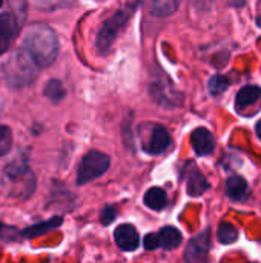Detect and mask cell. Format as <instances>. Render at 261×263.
Returning a JSON list of instances; mask_svg holds the SVG:
<instances>
[{"label":"cell","instance_id":"e0dca14e","mask_svg":"<svg viewBox=\"0 0 261 263\" xmlns=\"http://www.w3.org/2000/svg\"><path fill=\"white\" fill-rule=\"evenodd\" d=\"M160 237V245L163 250H175L182 245V233L174 228V227H165L162 228V231L158 233Z\"/></svg>","mask_w":261,"mask_h":263},{"label":"cell","instance_id":"8fae6325","mask_svg":"<svg viewBox=\"0 0 261 263\" xmlns=\"http://www.w3.org/2000/svg\"><path fill=\"white\" fill-rule=\"evenodd\" d=\"M191 143L198 156H208L215 148V139L206 128H197L191 136Z\"/></svg>","mask_w":261,"mask_h":263},{"label":"cell","instance_id":"5bb4252c","mask_svg":"<svg viewBox=\"0 0 261 263\" xmlns=\"http://www.w3.org/2000/svg\"><path fill=\"white\" fill-rule=\"evenodd\" d=\"M261 99V88L255 85H248L245 88H242L237 94L235 99V109L238 112H243L245 109H248V106L254 105L255 102H258Z\"/></svg>","mask_w":261,"mask_h":263},{"label":"cell","instance_id":"4fadbf2b","mask_svg":"<svg viewBox=\"0 0 261 263\" xmlns=\"http://www.w3.org/2000/svg\"><path fill=\"white\" fill-rule=\"evenodd\" d=\"M63 223V219L55 216V217H51L48 220H43V222H38L35 225H31L25 230H22V237L23 239H34V237H38V236H43L55 228H58L60 225Z\"/></svg>","mask_w":261,"mask_h":263},{"label":"cell","instance_id":"4316f807","mask_svg":"<svg viewBox=\"0 0 261 263\" xmlns=\"http://www.w3.org/2000/svg\"><path fill=\"white\" fill-rule=\"evenodd\" d=\"M257 136L260 137V140H261V120L257 123Z\"/></svg>","mask_w":261,"mask_h":263},{"label":"cell","instance_id":"d4e9b609","mask_svg":"<svg viewBox=\"0 0 261 263\" xmlns=\"http://www.w3.org/2000/svg\"><path fill=\"white\" fill-rule=\"evenodd\" d=\"M143 245H145V248H146L148 251H154L155 248L160 247V237L155 236V234H148V236L145 237Z\"/></svg>","mask_w":261,"mask_h":263},{"label":"cell","instance_id":"3957f363","mask_svg":"<svg viewBox=\"0 0 261 263\" xmlns=\"http://www.w3.org/2000/svg\"><path fill=\"white\" fill-rule=\"evenodd\" d=\"M38 65L25 49H15L2 63V76L11 88H25L38 76Z\"/></svg>","mask_w":261,"mask_h":263},{"label":"cell","instance_id":"ffe728a7","mask_svg":"<svg viewBox=\"0 0 261 263\" xmlns=\"http://www.w3.org/2000/svg\"><path fill=\"white\" fill-rule=\"evenodd\" d=\"M217 237H218L220 243L231 245V243H234V242L238 239V231H237V228H235L234 225H231V223H222L220 228H218Z\"/></svg>","mask_w":261,"mask_h":263},{"label":"cell","instance_id":"277c9868","mask_svg":"<svg viewBox=\"0 0 261 263\" xmlns=\"http://www.w3.org/2000/svg\"><path fill=\"white\" fill-rule=\"evenodd\" d=\"M26 18V0H8L6 9L0 11V55L8 51L18 35Z\"/></svg>","mask_w":261,"mask_h":263},{"label":"cell","instance_id":"7a4b0ae2","mask_svg":"<svg viewBox=\"0 0 261 263\" xmlns=\"http://www.w3.org/2000/svg\"><path fill=\"white\" fill-rule=\"evenodd\" d=\"M2 183L6 190V194L17 200L29 199L35 191V174L28 165L26 154H18L14 157L3 170Z\"/></svg>","mask_w":261,"mask_h":263},{"label":"cell","instance_id":"ba28073f","mask_svg":"<svg viewBox=\"0 0 261 263\" xmlns=\"http://www.w3.org/2000/svg\"><path fill=\"white\" fill-rule=\"evenodd\" d=\"M185 180H186V190L188 194L192 197L202 196L209 190V182L203 176V173L195 166V163L189 162L185 168Z\"/></svg>","mask_w":261,"mask_h":263},{"label":"cell","instance_id":"7402d4cb","mask_svg":"<svg viewBox=\"0 0 261 263\" xmlns=\"http://www.w3.org/2000/svg\"><path fill=\"white\" fill-rule=\"evenodd\" d=\"M228 88H229V82H228V79L225 76L217 74V76H212L211 77V80H209V92L212 96H220Z\"/></svg>","mask_w":261,"mask_h":263},{"label":"cell","instance_id":"52a82bcc","mask_svg":"<svg viewBox=\"0 0 261 263\" xmlns=\"http://www.w3.org/2000/svg\"><path fill=\"white\" fill-rule=\"evenodd\" d=\"M149 92L158 105H163L168 108L178 106L182 103V99H183L182 94L177 91V88L171 82L163 80V79L154 80L149 86Z\"/></svg>","mask_w":261,"mask_h":263},{"label":"cell","instance_id":"484cf974","mask_svg":"<svg viewBox=\"0 0 261 263\" xmlns=\"http://www.w3.org/2000/svg\"><path fill=\"white\" fill-rule=\"evenodd\" d=\"M243 3H245V0H235V2H232L234 6H243Z\"/></svg>","mask_w":261,"mask_h":263},{"label":"cell","instance_id":"cb8c5ba5","mask_svg":"<svg viewBox=\"0 0 261 263\" xmlns=\"http://www.w3.org/2000/svg\"><path fill=\"white\" fill-rule=\"evenodd\" d=\"M117 217V210L114 206H105L100 213V220L103 225H109L115 220Z\"/></svg>","mask_w":261,"mask_h":263},{"label":"cell","instance_id":"9c48e42d","mask_svg":"<svg viewBox=\"0 0 261 263\" xmlns=\"http://www.w3.org/2000/svg\"><path fill=\"white\" fill-rule=\"evenodd\" d=\"M208 251H209V230H205L188 243L185 259L188 262H200L206 259Z\"/></svg>","mask_w":261,"mask_h":263},{"label":"cell","instance_id":"44dd1931","mask_svg":"<svg viewBox=\"0 0 261 263\" xmlns=\"http://www.w3.org/2000/svg\"><path fill=\"white\" fill-rule=\"evenodd\" d=\"M12 148V131L6 125H0V157L6 156Z\"/></svg>","mask_w":261,"mask_h":263},{"label":"cell","instance_id":"6da1fadb","mask_svg":"<svg viewBox=\"0 0 261 263\" xmlns=\"http://www.w3.org/2000/svg\"><path fill=\"white\" fill-rule=\"evenodd\" d=\"M22 48H25L40 68L52 65L58 55V39L54 29L45 23L31 25L23 37Z\"/></svg>","mask_w":261,"mask_h":263},{"label":"cell","instance_id":"5b68a950","mask_svg":"<svg viewBox=\"0 0 261 263\" xmlns=\"http://www.w3.org/2000/svg\"><path fill=\"white\" fill-rule=\"evenodd\" d=\"M135 9V5H131L129 8H123L120 11H117L114 15H111L103 25L102 28L98 29L97 32V39H95V45H97V49L102 52V54H106L112 43L115 42L120 29L128 23V20L131 18L132 12Z\"/></svg>","mask_w":261,"mask_h":263},{"label":"cell","instance_id":"d6986e66","mask_svg":"<svg viewBox=\"0 0 261 263\" xmlns=\"http://www.w3.org/2000/svg\"><path fill=\"white\" fill-rule=\"evenodd\" d=\"M43 94L51 100V102H60L66 91L63 88V83L58 80V79H51L48 80V83L45 85V89H43Z\"/></svg>","mask_w":261,"mask_h":263},{"label":"cell","instance_id":"30bf717a","mask_svg":"<svg viewBox=\"0 0 261 263\" xmlns=\"http://www.w3.org/2000/svg\"><path fill=\"white\" fill-rule=\"evenodd\" d=\"M114 239H115L117 247L123 251H128V253L135 251L138 248V243H140L137 230L129 223L117 227L114 231Z\"/></svg>","mask_w":261,"mask_h":263},{"label":"cell","instance_id":"603a6c76","mask_svg":"<svg viewBox=\"0 0 261 263\" xmlns=\"http://www.w3.org/2000/svg\"><path fill=\"white\" fill-rule=\"evenodd\" d=\"M20 237H22V231H18L15 227L5 225L0 222V240L14 242V240H20Z\"/></svg>","mask_w":261,"mask_h":263},{"label":"cell","instance_id":"f1b7e54d","mask_svg":"<svg viewBox=\"0 0 261 263\" xmlns=\"http://www.w3.org/2000/svg\"><path fill=\"white\" fill-rule=\"evenodd\" d=\"M2 108H3V100H2V97H0V111H2Z\"/></svg>","mask_w":261,"mask_h":263},{"label":"cell","instance_id":"ac0fdd59","mask_svg":"<svg viewBox=\"0 0 261 263\" xmlns=\"http://www.w3.org/2000/svg\"><path fill=\"white\" fill-rule=\"evenodd\" d=\"M182 0H152V12L158 17H168L178 9Z\"/></svg>","mask_w":261,"mask_h":263},{"label":"cell","instance_id":"2e32d148","mask_svg":"<svg viewBox=\"0 0 261 263\" xmlns=\"http://www.w3.org/2000/svg\"><path fill=\"white\" fill-rule=\"evenodd\" d=\"M143 202L148 208H151L154 211H162L168 205V194L165 190L155 186V188H151L149 191H146Z\"/></svg>","mask_w":261,"mask_h":263},{"label":"cell","instance_id":"7c38bea8","mask_svg":"<svg viewBox=\"0 0 261 263\" xmlns=\"http://www.w3.org/2000/svg\"><path fill=\"white\" fill-rule=\"evenodd\" d=\"M171 146V136L163 126H155L152 129L149 142L145 145V151L149 154H162Z\"/></svg>","mask_w":261,"mask_h":263},{"label":"cell","instance_id":"83f0119b","mask_svg":"<svg viewBox=\"0 0 261 263\" xmlns=\"http://www.w3.org/2000/svg\"><path fill=\"white\" fill-rule=\"evenodd\" d=\"M257 25H258V26H260V28H261V15H260V17H258V18H257Z\"/></svg>","mask_w":261,"mask_h":263},{"label":"cell","instance_id":"9a60e30c","mask_svg":"<svg viewBox=\"0 0 261 263\" xmlns=\"http://www.w3.org/2000/svg\"><path fill=\"white\" fill-rule=\"evenodd\" d=\"M226 193L228 196L235 202H243L249 196V186L248 182L240 176H232L226 182Z\"/></svg>","mask_w":261,"mask_h":263},{"label":"cell","instance_id":"8992f818","mask_svg":"<svg viewBox=\"0 0 261 263\" xmlns=\"http://www.w3.org/2000/svg\"><path fill=\"white\" fill-rule=\"evenodd\" d=\"M109 157L100 151H89L83 156L77 170V183L86 185L98 177H102L109 168Z\"/></svg>","mask_w":261,"mask_h":263}]
</instances>
